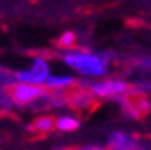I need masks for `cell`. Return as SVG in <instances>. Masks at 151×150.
I'll use <instances>...</instances> for the list:
<instances>
[{
  "mask_svg": "<svg viewBox=\"0 0 151 150\" xmlns=\"http://www.w3.org/2000/svg\"><path fill=\"white\" fill-rule=\"evenodd\" d=\"M60 60L63 65L79 80H103L110 74V67L113 62L111 52H97L86 47H74L68 51H61Z\"/></svg>",
  "mask_w": 151,
  "mask_h": 150,
  "instance_id": "obj_1",
  "label": "cell"
},
{
  "mask_svg": "<svg viewBox=\"0 0 151 150\" xmlns=\"http://www.w3.org/2000/svg\"><path fill=\"white\" fill-rule=\"evenodd\" d=\"M78 85L86 89L96 100H115V101H119V100L129 96L133 92V87L122 78H103V80H93V82L79 80Z\"/></svg>",
  "mask_w": 151,
  "mask_h": 150,
  "instance_id": "obj_2",
  "label": "cell"
},
{
  "mask_svg": "<svg viewBox=\"0 0 151 150\" xmlns=\"http://www.w3.org/2000/svg\"><path fill=\"white\" fill-rule=\"evenodd\" d=\"M52 74V67L50 62L45 56L36 54L29 60V65L24 69H18L13 72L14 82H22V83H31V85H38V87H45L49 78Z\"/></svg>",
  "mask_w": 151,
  "mask_h": 150,
  "instance_id": "obj_3",
  "label": "cell"
},
{
  "mask_svg": "<svg viewBox=\"0 0 151 150\" xmlns=\"http://www.w3.org/2000/svg\"><path fill=\"white\" fill-rule=\"evenodd\" d=\"M47 92L49 90L45 87L14 82L9 87V98H11L13 105H16V107H36L38 103L45 98Z\"/></svg>",
  "mask_w": 151,
  "mask_h": 150,
  "instance_id": "obj_4",
  "label": "cell"
},
{
  "mask_svg": "<svg viewBox=\"0 0 151 150\" xmlns=\"http://www.w3.org/2000/svg\"><path fill=\"white\" fill-rule=\"evenodd\" d=\"M108 150H151V145L126 130H113L106 138Z\"/></svg>",
  "mask_w": 151,
  "mask_h": 150,
  "instance_id": "obj_5",
  "label": "cell"
},
{
  "mask_svg": "<svg viewBox=\"0 0 151 150\" xmlns=\"http://www.w3.org/2000/svg\"><path fill=\"white\" fill-rule=\"evenodd\" d=\"M119 105H121V112L128 119H139L149 110V100L142 94L133 96V92L129 96L119 100Z\"/></svg>",
  "mask_w": 151,
  "mask_h": 150,
  "instance_id": "obj_6",
  "label": "cell"
},
{
  "mask_svg": "<svg viewBox=\"0 0 151 150\" xmlns=\"http://www.w3.org/2000/svg\"><path fill=\"white\" fill-rule=\"evenodd\" d=\"M78 82L79 78L72 72H52L45 89L50 92H70L78 87Z\"/></svg>",
  "mask_w": 151,
  "mask_h": 150,
  "instance_id": "obj_7",
  "label": "cell"
},
{
  "mask_svg": "<svg viewBox=\"0 0 151 150\" xmlns=\"http://www.w3.org/2000/svg\"><path fill=\"white\" fill-rule=\"evenodd\" d=\"M96 103V98H93L90 92L83 87H76L74 90L68 92V107L76 108V110H90Z\"/></svg>",
  "mask_w": 151,
  "mask_h": 150,
  "instance_id": "obj_8",
  "label": "cell"
},
{
  "mask_svg": "<svg viewBox=\"0 0 151 150\" xmlns=\"http://www.w3.org/2000/svg\"><path fill=\"white\" fill-rule=\"evenodd\" d=\"M27 130L32 134H50L52 130H56V118H50L49 114H40L27 125Z\"/></svg>",
  "mask_w": 151,
  "mask_h": 150,
  "instance_id": "obj_9",
  "label": "cell"
},
{
  "mask_svg": "<svg viewBox=\"0 0 151 150\" xmlns=\"http://www.w3.org/2000/svg\"><path fill=\"white\" fill-rule=\"evenodd\" d=\"M81 127V119L74 114H60L56 118V130L58 132H74Z\"/></svg>",
  "mask_w": 151,
  "mask_h": 150,
  "instance_id": "obj_10",
  "label": "cell"
},
{
  "mask_svg": "<svg viewBox=\"0 0 151 150\" xmlns=\"http://www.w3.org/2000/svg\"><path fill=\"white\" fill-rule=\"evenodd\" d=\"M76 44H78V36H76V33L72 31H67L63 33L60 38H58V47L63 49V51H68V49H74Z\"/></svg>",
  "mask_w": 151,
  "mask_h": 150,
  "instance_id": "obj_11",
  "label": "cell"
},
{
  "mask_svg": "<svg viewBox=\"0 0 151 150\" xmlns=\"http://www.w3.org/2000/svg\"><path fill=\"white\" fill-rule=\"evenodd\" d=\"M52 150H108V146L99 143H90V145H79V146H54Z\"/></svg>",
  "mask_w": 151,
  "mask_h": 150,
  "instance_id": "obj_12",
  "label": "cell"
},
{
  "mask_svg": "<svg viewBox=\"0 0 151 150\" xmlns=\"http://www.w3.org/2000/svg\"><path fill=\"white\" fill-rule=\"evenodd\" d=\"M131 63L137 69H140L144 74H151V56H139V58H135Z\"/></svg>",
  "mask_w": 151,
  "mask_h": 150,
  "instance_id": "obj_13",
  "label": "cell"
}]
</instances>
